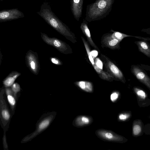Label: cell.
<instances>
[{
	"instance_id": "30bf717a",
	"label": "cell",
	"mask_w": 150,
	"mask_h": 150,
	"mask_svg": "<svg viewBox=\"0 0 150 150\" xmlns=\"http://www.w3.org/2000/svg\"><path fill=\"white\" fill-rule=\"evenodd\" d=\"M107 67L112 74L116 78L122 79L123 75L121 71L113 63L109 60H107Z\"/></svg>"
},
{
	"instance_id": "9a60e30c",
	"label": "cell",
	"mask_w": 150,
	"mask_h": 150,
	"mask_svg": "<svg viewBox=\"0 0 150 150\" xmlns=\"http://www.w3.org/2000/svg\"><path fill=\"white\" fill-rule=\"evenodd\" d=\"M96 71L99 74L101 78L103 79L106 80H109L110 77H112L111 76L102 71V70L98 67L95 64L93 66Z\"/></svg>"
},
{
	"instance_id": "cb8c5ba5",
	"label": "cell",
	"mask_w": 150,
	"mask_h": 150,
	"mask_svg": "<svg viewBox=\"0 0 150 150\" xmlns=\"http://www.w3.org/2000/svg\"><path fill=\"white\" fill-rule=\"evenodd\" d=\"M2 115L3 117L6 120L9 119L10 115L8 112L6 110H4L2 111Z\"/></svg>"
},
{
	"instance_id": "7c38bea8",
	"label": "cell",
	"mask_w": 150,
	"mask_h": 150,
	"mask_svg": "<svg viewBox=\"0 0 150 150\" xmlns=\"http://www.w3.org/2000/svg\"><path fill=\"white\" fill-rule=\"evenodd\" d=\"M80 28L83 33L87 38L91 45L93 47L97 48L96 46L92 39L90 32L88 28L86 22L84 20L81 25Z\"/></svg>"
},
{
	"instance_id": "4316f807",
	"label": "cell",
	"mask_w": 150,
	"mask_h": 150,
	"mask_svg": "<svg viewBox=\"0 0 150 150\" xmlns=\"http://www.w3.org/2000/svg\"><path fill=\"white\" fill-rule=\"evenodd\" d=\"M51 60L53 63L57 65H60L62 64V63L60 62V61L56 58H51Z\"/></svg>"
},
{
	"instance_id": "9c48e42d",
	"label": "cell",
	"mask_w": 150,
	"mask_h": 150,
	"mask_svg": "<svg viewBox=\"0 0 150 150\" xmlns=\"http://www.w3.org/2000/svg\"><path fill=\"white\" fill-rule=\"evenodd\" d=\"M28 58L31 69L35 74H38L40 69V65L38 55L36 54L31 53L29 54Z\"/></svg>"
},
{
	"instance_id": "ac0fdd59",
	"label": "cell",
	"mask_w": 150,
	"mask_h": 150,
	"mask_svg": "<svg viewBox=\"0 0 150 150\" xmlns=\"http://www.w3.org/2000/svg\"><path fill=\"white\" fill-rule=\"evenodd\" d=\"M134 91L137 96L142 99H145L147 96L145 92L141 89L134 88Z\"/></svg>"
},
{
	"instance_id": "f1b7e54d",
	"label": "cell",
	"mask_w": 150,
	"mask_h": 150,
	"mask_svg": "<svg viewBox=\"0 0 150 150\" xmlns=\"http://www.w3.org/2000/svg\"><path fill=\"white\" fill-rule=\"evenodd\" d=\"M16 85L14 84L13 86V90L15 92H18L19 91L20 88L18 86H16Z\"/></svg>"
},
{
	"instance_id": "277c9868",
	"label": "cell",
	"mask_w": 150,
	"mask_h": 150,
	"mask_svg": "<svg viewBox=\"0 0 150 150\" xmlns=\"http://www.w3.org/2000/svg\"><path fill=\"white\" fill-rule=\"evenodd\" d=\"M96 132L99 137L104 140L121 143L125 142L124 137L110 131L99 129Z\"/></svg>"
},
{
	"instance_id": "7a4b0ae2",
	"label": "cell",
	"mask_w": 150,
	"mask_h": 150,
	"mask_svg": "<svg viewBox=\"0 0 150 150\" xmlns=\"http://www.w3.org/2000/svg\"><path fill=\"white\" fill-rule=\"evenodd\" d=\"M41 37L46 44L52 46L61 53L67 54L72 53V50L67 43L55 38H50L44 33H41Z\"/></svg>"
},
{
	"instance_id": "5b68a950",
	"label": "cell",
	"mask_w": 150,
	"mask_h": 150,
	"mask_svg": "<svg viewBox=\"0 0 150 150\" xmlns=\"http://www.w3.org/2000/svg\"><path fill=\"white\" fill-rule=\"evenodd\" d=\"M83 3V0H70L71 12L77 21L81 16Z\"/></svg>"
},
{
	"instance_id": "8fae6325",
	"label": "cell",
	"mask_w": 150,
	"mask_h": 150,
	"mask_svg": "<svg viewBox=\"0 0 150 150\" xmlns=\"http://www.w3.org/2000/svg\"><path fill=\"white\" fill-rule=\"evenodd\" d=\"M74 84L81 90L87 92L91 93L93 90L92 83L85 81H76Z\"/></svg>"
},
{
	"instance_id": "7402d4cb",
	"label": "cell",
	"mask_w": 150,
	"mask_h": 150,
	"mask_svg": "<svg viewBox=\"0 0 150 150\" xmlns=\"http://www.w3.org/2000/svg\"><path fill=\"white\" fill-rule=\"evenodd\" d=\"M15 78L9 77L4 82L5 85L7 86H11L15 80Z\"/></svg>"
},
{
	"instance_id": "603a6c76",
	"label": "cell",
	"mask_w": 150,
	"mask_h": 150,
	"mask_svg": "<svg viewBox=\"0 0 150 150\" xmlns=\"http://www.w3.org/2000/svg\"><path fill=\"white\" fill-rule=\"evenodd\" d=\"M95 64L98 67L102 70L103 63L99 58H97L96 59Z\"/></svg>"
},
{
	"instance_id": "44dd1931",
	"label": "cell",
	"mask_w": 150,
	"mask_h": 150,
	"mask_svg": "<svg viewBox=\"0 0 150 150\" xmlns=\"http://www.w3.org/2000/svg\"><path fill=\"white\" fill-rule=\"evenodd\" d=\"M119 93L117 91L112 92L110 95V98L111 100L113 102L117 100L119 96Z\"/></svg>"
},
{
	"instance_id": "d4e9b609",
	"label": "cell",
	"mask_w": 150,
	"mask_h": 150,
	"mask_svg": "<svg viewBox=\"0 0 150 150\" xmlns=\"http://www.w3.org/2000/svg\"><path fill=\"white\" fill-rule=\"evenodd\" d=\"M106 2L104 0L100 1L98 4V7L100 9H103L105 8L106 6Z\"/></svg>"
},
{
	"instance_id": "8992f818",
	"label": "cell",
	"mask_w": 150,
	"mask_h": 150,
	"mask_svg": "<svg viewBox=\"0 0 150 150\" xmlns=\"http://www.w3.org/2000/svg\"><path fill=\"white\" fill-rule=\"evenodd\" d=\"M132 72L139 81L150 88V79L141 69L137 67H134L132 69Z\"/></svg>"
},
{
	"instance_id": "52a82bcc",
	"label": "cell",
	"mask_w": 150,
	"mask_h": 150,
	"mask_svg": "<svg viewBox=\"0 0 150 150\" xmlns=\"http://www.w3.org/2000/svg\"><path fill=\"white\" fill-rule=\"evenodd\" d=\"M92 118L87 116L79 115L74 120L72 124L75 127H81L88 125L92 122Z\"/></svg>"
},
{
	"instance_id": "3957f363",
	"label": "cell",
	"mask_w": 150,
	"mask_h": 150,
	"mask_svg": "<svg viewBox=\"0 0 150 150\" xmlns=\"http://www.w3.org/2000/svg\"><path fill=\"white\" fill-rule=\"evenodd\" d=\"M56 114V112L53 111L43 114L38 121L36 130L31 137H35L47 128L55 118Z\"/></svg>"
},
{
	"instance_id": "ffe728a7",
	"label": "cell",
	"mask_w": 150,
	"mask_h": 150,
	"mask_svg": "<svg viewBox=\"0 0 150 150\" xmlns=\"http://www.w3.org/2000/svg\"><path fill=\"white\" fill-rule=\"evenodd\" d=\"M130 115L129 113H123L120 114L118 116L119 119L121 121H124L128 119Z\"/></svg>"
},
{
	"instance_id": "4fadbf2b",
	"label": "cell",
	"mask_w": 150,
	"mask_h": 150,
	"mask_svg": "<svg viewBox=\"0 0 150 150\" xmlns=\"http://www.w3.org/2000/svg\"><path fill=\"white\" fill-rule=\"evenodd\" d=\"M103 41L107 46L112 49L117 47L120 42L118 40L112 38L111 35L104 37Z\"/></svg>"
},
{
	"instance_id": "83f0119b",
	"label": "cell",
	"mask_w": 150,
	"mask_h": 150,
	"mask_svg": "<svg viewBox=\"0 0 150 150\" xmlns=\"http://www.w3.org/2000/svg\"><path fill=\"white\" fill-rule=\"evenodd\" d=\"M91 53L93 58L96 57L98 55V52L96 51H93Z\"/></svg>"
},
{
	"instance_id": "ba28073f",
	"label": "cell",
	"mask_w": 150,
	"mask_h": 150,
	"mask_svg": "<svg viewBox=\"0 0 150 150\" xmlns=\"http://www.w3.org/2000/svg\"><path fill=\"white\" fill-rule=\"evenodd\" d=\"M22 15L17 9L0 12V20H8L16 18Z\"/></svg>"
},
{
	"instance_id": "2e32d148",
	"label": "cell",
	"mask_w": 150,
	"mask_h": 150,
	"mask_svg": "<svg viewBox=\"0 0 150 150\" xmlns=\"http://www.w3.org/2000/svg\"><path fill=\"white\" fill-rule=\"evenodd\" d=\"M81 38L84 45L89 60L92 63V65L93 66L95 64L93 58L91 55L88 45L87 42H86L84 38L82 37H81Z\"/></svg>"
},
{
	"instance_id": "e0dca14e",
	"label": "cell",
	"mask_w": 150,
	"mask_h": 150,
	"mask_svg": "<svg viewBox=\"0 0 150 150\" xmlns=\"http://www.w3.org/2000/svg\"><path fill=\"white\" fill-rule=\"evenodd\" d=\"M142 131V127L141 124L137 123L133 125L132 128L133 134L134 136H138L141 133Z\"/></svg>"
},
{
	"instance_id": "6da1fadb",
	"label": "cell",
	"mask_w": 150,
	"mask_h": 150,
	"mask_svg": "<svg viewBox=\"0 0 150 150\" xmlns=\"http://www.w3.org/2000/svg\"><path fill=\"white\" fill-rule=\"evenodd\" d=\"M38 14L50 26L73 43L77 42L75 34L52 12L49 4L44 2Z\"/></svg>"
},
{
	"instance_id": "d6986e66",
	"label": "cell",
	"mask_w": 150,
	"mask_h": 150,
	"mask_svg": "<svg viewBox=\"0 0 150 150\" xmlns=\"http://www.w3.org/2000/svg\"><path fill=\"white\" fill-rule=\"evenodd\" d=\"M111 37L119 41H121L124 38L129 36L127 35L118 32H115L111 35Z\"/></svg>"
},
{
	"instance_id": "5bb4252c",
	"label": "cell",
	"mask_w": 150,
	"mask_h": 150,
	"mask_svg": "<svg viewBox=\"0 0 150 150\" xmlns=\"http://www.w3.org/2000/svg\"><path fill=\"white\" fill-rule=\"evenodd\" d=\"M140 51L147 56L150 57V48L148 44L144 41H139L136 42Z\"/></svg>"
},
{
	"instance_id": "484cf974",
	"label": "cell",
	"mask_w": 150,
	"mask_h": 150,
	"mask_svg": "<svg viewBox=\"0 0 150 150\" xmlns=\"http://www.w3.org/2000/svg\"><path fill=\"white\" fill-rule=\"evenodd\" d=\"M7 97L9 103L11 105H15L16 102L14 98L11 95H8Z\"/></svg>"
}]
</instances>
